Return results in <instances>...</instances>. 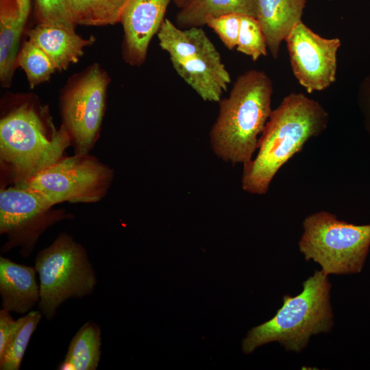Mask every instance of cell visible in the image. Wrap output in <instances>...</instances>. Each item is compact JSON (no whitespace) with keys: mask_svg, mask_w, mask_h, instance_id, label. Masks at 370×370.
<instances>
[{"mask_svg":"<svg viewBox=\"0 0 370 370\" xmlns=\"http://www.w3.org/2000/svg\"><path fill=\"white\" fill-rule=\"evenodd\" d=\"M69 146V136L61 125L55 127L47 106L27 95L11 98L0 119L1 187L26 183Z\"/></svg>","mask_w":370,"mask_h":370,"instance_id":"obj_1","label":"cell"},{"mask_svg":"<svg viewBox=\"0 0 370 370\" xmlns=\"http://www.w3.org/2000/svg\"><path fill=\"white\" fill-rule=\"evenodd\" d=\"M328 113L317 101L301 92L286 96L271 111L259 138L258 153L243 165V189L264 195L280 169L311 138L327 127Z\"/></svg>","mask_w":370,"mask_h":370,"instance_id":"obj_2","label":"cell"},{"mask_svg":"<svg viewBox=\"0 0 370 370\" xmlns=\"http://www.w3.org/2000/svg\"><path fill=\"white\" fill-rule=\"evenodd\" d=\"M273 82L262 71L251 69L236 79L228 97L219 101L210 137L215 154L233 164H247L258 147L271 113Z\"/></svg>","mask_w":370,"mask_h":370,"instance_id":"obj_3","label":"cell"},{"mask_svg":"<svg viewBox=\"0 0 370 370\" xmlns=\"http://www.w3.org/2000/svg\"><path fill=\"white\" fill-rule=\"evenodd\" d=\"M302 291L284 295L283 304L273 317L250 330L242 343L245 354L271 342L286 351L301 352L312 335L328 332L333 325L331 284L321 270L303 282Z\"/></svg>","mask_w":370,"mask_h":370,"instance_id":"obj_4","label":"cell"},{"mask_svg":"<svg viewBox=\"0 0 370 370\" xmlns=\"http://www.w3.org/2000/svg\"><path fill=\"white\" fill-rule=\"evenodd\" d=\"M178 75L206 101L219 102L231 77L201 27L182 29L165 18L157 34Z\"/></svg>","mask_w":370,"mask_h":370,"instance_id":"obj_5","label":"cell"},{"mask_svg":"<svg viewBox=\"0 0 370 370\" xmlns=\"http://www.w3.org/2000/svg\"><path fill=\"white\" fill-rule=\"evenodd\" d=\"M299 248L326 275L360 273L370 248V224L356 225L320 211L306 217Z\"/></svg>","mask_w":370,"mask_h":370,"instance_id":"obj_6","label":"cell"},{"mask_svg":"<svg viewBox=\"0 0 370 370\" xmlns=\"http://www.w3.org/2000/svg\"><path fill=\"white\" fill-rule=\"evenodd\" d=\"M35 269L40 280L39 310L48 320L66 300L89 295L97 285L85 248L65 232L38 253Z\"/></svg>","mask_w":370,"mask_h":370,"instance_id":"obj_7","label":"cell"},{"mask_svg":"<svg viewBox=\"0 0 370 370\" xmlns=\"http://www.w3.org/2000/svg\"><path fill=\"white\" fill-rule=\"evenodd\" d=\"M111 79L98 63L68 79L59 97L61 126L75 154L88 153L99 136Z\"/></svg>","mask_w":370,"mask_h":370,"instance_id":"obj_8","label":"cell"},{"mask_svg":"<svg viewBox=\"0 0 370 370\" xmlns=\"http://www.w3.org/2000/svg\"><path fill=\"white\" fill-rule=\"evenodd\" d=\"M114 172L89 153L62 157L25 184L51 204L96 203L107 194Z\"/></svg>","mask_w":370,"mask_h":370,"instance_id":"obj_9","label":"cell"},{"mask_svg":"<svg viewBox=\"0 0 370 370\" xmlns=\"http://www.w3.org/2000/svg\"><path fill=\"white\" fill-rule=\"evenodd\" d=\"M43 196L25 184L0 191V233L8 235L3 253L20 247L21 254L28 258L40 234L49 227L69 218L64 210L53 209Z\"/></svg>","mask_w":370,"mask_h":370,"instance_id":"obj_10","label":"cell"},{"mask_svg":"<svg viewBox=\"0 0 370 370\" xmlns=\"http://www.w3.org/2000/svg\"><path fill=\"white\" fill-rule=\"evenodd\" d=\"M285 41L293 73L308 93L323 90L335 82L339 38H323L301 21Z\"/></svg>","mask_w":370,"mask_h":370,"instance_id":"obj_11","label":"cell"},{"mask_svg":"<svg viewBox=\"0 0 370 370\" xmlns=\"http://www.w3.org/2000/svg\"><path fill=\"white\" fill-rule=\"evenodd\" d=\"M171 0H128L119 23L123 30L122 57L133 66L142 65L149 43L158 34Z\"/></svg>","mask_w":370,"mask_h":370,"instance_id":"obj_12","label":"cell"},{"mask_svg":"<svg viewBox=\"0 0 370 370\" xmlns=\"http://www.w3.org/2000/svg\"><path fill=\"white\" fill-rule=\"evenodd\" d=\"M75 30L61 25L36 24L26 34L29 40L51 58L56 70L62 71L77 63L83 56L84 48L95 41L93 36L84 38Z\"/></svg>","mask_w":370,"mask_h":370,"instance_id":"obj_13","label":"cell"},{"mask_svg":"<svg viewBox=\"0 0 370 370\" xmlns=\"http://www.w3.org/2000/svg\"><path fill=\"white\" fill-rule=\"evenodd\" d=\"M35 267L0 257V295L2 308L26 314L40 301Z\"/></svg>","mask_w":370,"mask_h":370,"instance_id":"obj_14","label":"cell"},{"mask_svg":"<svg viewBox=\"0 0 370 370\" xmlns=\"http://www.w3.org/2000/svg\"><path fill=\"white\" fill-rule=\"evenodd\" d=\"M306 3V0H257L256 18L273 58H278L282 42L301 21Z\"/></svg>","mask_w":370,"mask_h":370,"instance_id":"obj_15","label":"cell"},{"mask_svg":"<svg viewBox=\"0 0 370 370\" xmlns=\"http://www.w3.org/2000/svg\"><path fill=\"white\" fill-rule=\"evenodd\" d=\"M25 23L20 16L16 0H0V82L12 84L19 51V41Z\"/></svg>","mask_w":370,"mask_h":370,"instance_id":"obj_16","label":"cell"},{"mask_svg":"<svg viewBox=\"0 0 370 370\" xmlns=\"http://www.w3.org/2000/svg\"><path fill=\"white\" fill-rule=\"evenodd\" d=\"M257 0H187L175 16L182 29L205 25L208 17L237 13L256 17Z\"/></svg>","mask_w":370,"mask_h":370,"instance_id":"obj_17","label":"cell"},{"mask_svg":"<svg viewBox=\"0 0 370 370\" xmlns=\"http://www.w3.org/2000/svg\"><path fill=\"white\" fill-rule=\"evenodd\" d=\"M101 330L94 323H84L70 342L60 370H95L101 356Z\"/></svg>","mask_w":370,"mask_h":370,"instance_id":"obj_18","label":"cell"},{"mask_svg":"<svg viewBox=\"0 0 370 370\" xmlns=\"http://www.w3.org/2000/svg\"><path fill=\"white\" fill-rule=\"evenodd\" d=\"M128 0H66L75 25L105 26L119 23Z\"/></svg>","mask_w":370,"mask_h":370,"instance_id":"obj_19","label":"cell"},{"mask_svg":"<svg viewBox=\"0 0 370 370\" xmlns=\"http://www.w3.org/2000/svg\"><path fill=\"white\" fill-rule=\"evenodd\" d=\"M16 65L24 71L31 88L48 81L57 71L47 53L29 40L20 48Z\"/></svg>","mask_w":370,"mask_h":370,"instance_id":"obj_20","label":"cell"},{"mask_svg":"<svg viewBox=\"0 0 370 370\" xmlns=\"http://www.w3.org/2000/svg\"><path fill=\"white\" fill-rule=\"evenodd\" d=\"M25 320L3 357L0 360L1 370H18L32 334L36 330L41 317L40 310L31 311L25 314Z\"/></svg>","mask_w":370,"mask_h":370,"instance_id":"obj_21","label":"cell"},{"mask_svg":"<svg viewBox=\"0 0 370 370\" xmlns=\"http://www.w3.org/2000/svg\"><path fill=\"white\" fill-rule=\"evenodd\" d=\"M267 49L265 37L256 18L242 14L236 50L256 61L267 55Z\"/></svg>","mask_w":370,"mask_h":370,"instance_id":"obj_22","label":"cell"},{"mask_svg":"<svg viewBox=\"0 0 370 370\" xmlns=\"http://www.w3.org/2000/svg\"><path fill=\"white\" fill-rule=\"evenodd\" d=\"M36 24H49L75 29L66 5V0H34Z\"/></svg>","mask_w":370,"mask_h":370,"instance_id":"obj_23","label":"cell"},{"mask_svg":"<svg viewBox=\"0 0 370 370\" xmlns=\"http://www.w3.org/2000/svg\"><path fill=\"white\" fill-rule=\"evenodd\" d=\"M242 14L231 13L219 17H208L205 25L212 29L228 49L236 48Z\"/></svg>","mask_w":370,"mask_h":370,"instance_id":"obj_24","label":"cell"},{"mask_svg":"<svg viewBox=\"0 0 370 370\" xmlns=\"http://www.w3.org/2000/svg\"><path fill=\"white\" fill-rule=\"evenodd\" d=\"M10 312L3 308L0 310V360L5 355L26 318L25 315L17 320H14Z\"/></svg>","mask_w":370,"mask_h":370,"instance_id":"obj_25","label":"cell"},{"mask_svg":"<svg viewBox=\"0 0 370 370\" xmlns=\"http://www.w3.org/2000/svg\"><path fill=\"white\" fill-rule=\"evenodd\" d=\"M356 97L364 127L370 136V74L366 75L359 84Z\"/></svg>","mask_w":370,"mask_h":370,"instance_id":"obj_26","label":"cell"},{"mask_svg":"<svg viewBox=\"0 0 370 370\" xmlns=\"http://www.w3.org/2000/svg\"><path fill=\"white\" fill-rule=\"evenodd\" d=\"M21 20L26 23L31 10V0H16Z\"/></svg>","mask_w":370,"mask_h":370,"instance_id":"obj_27","label":"cell"},{"mask_svg":"<svg viewBox=\"0 0 370 370\" xmlns=\"http://www.w3.org/2000/svg\"><path fill=\"white\" fill-rule=\"evenodd\" d=\"M180 9L185 4L187 0H172Z\"/></svg>","mask_w":370,"mask_h":370,"instance_id":"obj_28","label":"cell"}]
</instances>
